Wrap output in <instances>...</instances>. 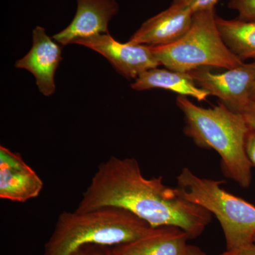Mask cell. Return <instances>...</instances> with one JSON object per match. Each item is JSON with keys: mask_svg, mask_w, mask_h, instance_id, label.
Here are the masks:
<instances>
[{"mask_svg": "<svg viewBox=\"0 0 255 255\" xmlns=\"http://www.w3.org/2000/svg\"><path fill=\"white\" fill-rule=\"evenodd\" d=\"M215 9L194 13L192 24L180 39L167 46L150 47L160 65L189 73L201 68L230 70L243 65L225 45L216 24Z\"/></svg>", "mask_w": 255, "mask_h": 255, "instance_id": "cell-4", "label": "cell"}, {"mask_svg": "<svg viewBox=\"0 0 255 255\" xmlns=\"http://www.w3.org/2000/svg\"><path fill=\"white\" fill-rule=\"evenodd\" d=\"M253 63H254L255 66V61L253 62ZM251 101H252V102H255V79L254 85H253V90H252Z\"/></svg>", "mask_w": 255, "mask_h": 255, "instance_id": "cell-22", "label": "cell"}, {"mask_svg": "<svg viewBox=\"0 0 255 255\" xmlns=\"http://www.w3.org/2000/svg\"><path fill=\"white\" fill-rule=\"evenodd\" d=\"M85 255H119L115 246H97L90 245L82 248Z\"/></svg>", "mask_w": 255, "mask_h": 255, "instance_id": "cell-17", "label": "cell"}, {"mask_svg": "<svg viewBox=\"0 0 255 255\" xmlns=\"http://www.w3.org/2000/svg\"><path fill=\"white\" fill-rule=\"evenodd\" d=\"M251 130H255V102H251L242 112Z\"/></svg>", "mask_w": 255, "mask_h": 255, "instance_id": "cell-19", "label": "cell"}, {"mask_svg": "<svg viewBox=\"0 0 255 255\" xmlns=\"http://www.w3.org/2000/svg\"><path fill=\"white\" fill-rule=\"evenodd\" d=\"M246 149L248 158L255 167V130H251L246 138Z\"/></svg>", "mask_w": 255, "mask_h": 255, "instance_id": "cell-18", "label": "cell"}, {"mask_svg": "<svg viewBox=\"0 0 255 255\" xmlns=\"http://www.w3.org/2000/svg\"><path fill=\"white\" fill-rule=\"evenodd\" d=\"M70 255H85V253H84L83 250L80 249L79 251L75 252V253H73V254Z\"/></svg>", "mask_w": 255, "mask_h": 255, "instance_id": "cell-23", "label": "cell"}, {"mask_svg": "<svg viewBox=\"0 0 255 255\" xmlns=\"http://www.w3.org/2000/svg\"><path fill=\"white\" fill-rule=\"evenodd\" d=\"M73 44L86 46L103 55L114 69L128 80L137 79L147 70L160 65L150 46L116 41L110 34L80 38Z\"/></svg>", "mask_w": 255, "mask_h": 255, "instance_id": "cell-7", "label": "cell"}, {"mask_svg": "<svg viewBox=\"0 0 255 255\" xmlns=\"http://www.w3.org/2000/svg\"><path fill=\"white\" fill-rule=\"evenodd\" d=\"M78 7L68 27L53 36L62 46L73 44L80 38L98 34H110L109 23L118 14L115 0H76Z\"/></svg>", "mask_w": 255, "mask_h": 255, "instance_id": "cell-10", "label": "cell"}, {"mask_svg": "<svg viewBox=\"0 0 255 255\" xmlns=\"http://www.w3.org/2000/svg\"><path fill=\"white\" fill-rule=\"evenodd\" d=\"M189 73L201 88L218 97L233 112L242 114L252 102L255 79L254 63H243L223 73H211L208 68L196 69Z\"/></svg>", "mask_w": 255, "mask_h": 255, "instance_id": "cell-6", "label": "cell"}, {"mask_svg": "<svg viewBox=\"0 0 255 255\" xmlns=\"http://www.w3.org/2000/svg\"><path fill=\"white\" fill-rule=\"evenodd\" d=\"M219 0H173L175 4L184 5L192 10L193 12L215 9Z\"/></svg>", "mask_w": 255, "mask_h": 255, "instance_id": "cell-16", "label": "cell"}, {"mask_svg": "<svg viewBox=\"0 0 255 255\" xmlns=\"http://www.w3.org/2000/svg\"><path fill=\"white\" fill-rule=\"evenodd\" d=\"M224 181L196 176L185 167L177 177V188L183 198L200 206L219 220L224 233L226 250L253 243L255 206L221 187Z\"/></svg>", "mask_w": 255, "mask_h": 255, "instance_id": "cell-5", "label": "cell"}, {"mask_svg": "<svg viewBox=\"0 0 255 255\" xmlns=\"http://www.w3.org/2000/svg\"><path fill=\"white\" fill-rule=\"evenodd\" d=\"M62 48L41 26L33 31V46L27 54L15 63L16 68L25 69L34 75L36 85L43 95L55 91V74L62 60Z\"/></svg>", "mask_w": 255, "mask_h": 255, "instance_id": "cell-11", "label": "cell"}, {"mask_svg": "<svg viewBox=\"0 0 255 255\" xmlns=\"http://www.w3.org/2000/svg\"><path fill=\"white\" fill-rule=\"evenodd\" d=\"M221 255H255V243H251L237 249L226 250Z\"/></svg>", "mask_w": 255, "mask_h": 255, "instance_id": "cell-20", "label": "cell"}, {"mask_svg": "<svg viewBox=\"0 0 255 255\" xmlns=\"http://www.w3.org/2000/svg\"><path fill=\"white\" fill-rule=\"evenodd\" d=\"M228 6L238 11L239 19L255 21V0H228Z\"/></svg>", "mask_w": 255, "mask_h": 255, "instance_id": "cell-15", "label": "cell"}, {"mask_svg": "<svg viewBox=\"0 0 255 255\" xmlns=\"http://www.w3.org/2000/svg\"><path fill=\"white\" fill-rule=\"evenodd\" d=\"M132 90L144 91L159 88L169 90L179 96L191 97L199 102L206 100L210 94L196 85L189 73L174 71L169 69H150L144 72L132 84Z\"/></svg>", "mask_w": 255, "mask_h": 255, "instance_id": "cell-13", "label": "cell"}, {"mask_svg": "<svg viewBox=\"0 0 255 255\" xmlns=\"http://www.w3.org/2000/svg\"><path fill=\"white\" fill-rule=\"evenodd\" d=\"M177 105L184 114V133L198 147L216 151L226 177L241 187H249L253 164L247 155L246 142L251 129L244 116L222 102L213 108L198 107L184 96H178Z\"/></svg>", "mask_w": 255, "mask_h": 255, "instance_id": "cell-2", "label": "cell"}, {"mask_svg": "<svg viewBox=\"0 0 255 255\" xmlns=\"http://www.w3.org/2000/svg\"><path fill=\"white\" fill-rule=\"evenodd\" d=\"M107 206L128 210L152 228H180L191 239L202 234L212 216L183 198L177 187L164 184L162 177H144L135 158L114 156L98 166L75 211L87 212Z\"/></svg>", "mask_w": 255, "mask_h": 255, "instance_id": "cell-1", "label": "cell"}, {"mask_svg": "<svg viewBox=\"0 0 255 255\" xmlns=\"http://www.w3.org/2000/svg\"><path fill=\"white\" fill-rule=\"evenodd\" d=\"M188 255H207L197 247L191 246Z\"/></svg>", "mask_w": 255, "mask_h": 255, "instance_id": "cell-21", "label": "cell"}, {"mask_svg": "<svg viewBox=\"0 0 255 255\" xmlns=\"http://www.w3.org/2000/svg\"><path fill=\"white\" fill-rule=\"evenodd\" d=\"M43 182L18 152L0 146V198L23 203L39 195Z\"/></svg>", "mask_w": 255, "mask_h": 255, "instance_id": "cell-9", "label": "cell"}, {"mask_svg": "<svg viewBox=\"0 0 255 255\" xmlns=\"http://www.w3.org/2000/svg\"><path fill=\"white\" fill-rule=\"evenodd\" d=\"M253 243H255V236L254 237V240H253Z\"/></svg>", "mask_w": 255, "mask_h": 255, "instance_id": "cell-24", "label": "cell"}, {"mask_svg": "<svg viewBox=\"0 0 255 255\" xmlns=\"http://www.w3.org/2000/svg\"><path fill=\"white\" fill-rule=\"evenodd\" d=\"M216 24L225 45L241 60H255V21L224 19L216 16Z\"/></svg>", "mask_w": 255, "mask_h": 255, "instance_id": "cell-14", "label": "cell"}, {"mask_svg": "<svg viewBox=\"0 0 255 255\" xmlns=\"http://www.w3.org/2000/svg\"><path fill=\"white\" fill-rule=\"evenodd\" d=\"M189 235L174 226L153 228L136 241L115 246L119 255H188Z\"/></svg>", "mask_w": 255, "mask_h": 255, "instance_id": "cell-12", "label": "cell"}, {"mask_svg": "<svg viewBox=\"0 0 255 255\" xmlns=\"http://www.w3.org/2000/svg\"><path fill=\"white\" fill-rule=\"evenodd\" d=\"M152 229L145 221L122 208L64 211L45 245L43 255H70L90 245L121 246L143 237Z\"/></svg>", "mask_w": 255, "mask_h": 255, "instance_id": "cell-3", "label": "cell"}, {"mask_svg": "<svg viewBox=\"0 0 255 255\" xmlns=\"http://www.w3.org/2000/svg\"><path fill=\"white\" fill-rule=\"evenodd\" d=\"M194 14L187 6L172 3L168 9L142 23L128 42L150 47L164 46L173 43L189 31Z\"/></svg>", "mask_w": 255, "mask_h": 255, "instance_id": "cell-8", "label": "cell"}]
</instances>
